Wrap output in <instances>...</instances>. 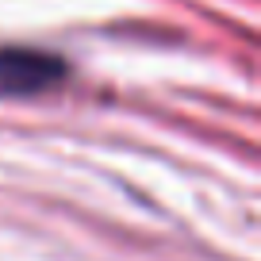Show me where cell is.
<instances>
[{"label": "cell", "instance_id": "1", "mask_svg": "<svg viewBox=\"0 0 261 261\" xmlns=\"http://www.w3.org/2000/svg\"><path fill=\"white\" fill-rule=\"evenodd\" d=\"M69 65L50 50L0 46V96H35L65 81Z\"/></svg>", "mask_w": 261, "mask_h": 261}]
</instances>
